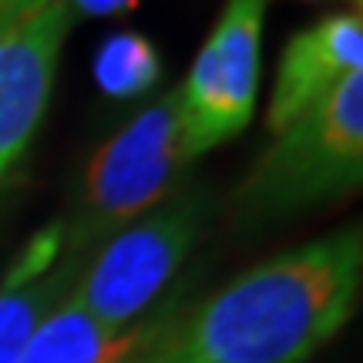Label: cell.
Masks as SVG:
<instances>
[{
  "label": "cell",
  "mask_w": 363,
  "mask_h": 363,
  "mask_svg": "<svg viewBox=\"0 0 363 363\" xmlns=\"http://www.w3.org/2000/svg\"><path fill=\"white\" fill-rule=\"evenodd\" d=\"M363 286V233L350 222L279 252L182 316L165 313L128 363H306L350 323Z\"/></svg>",
  "instance_id": "1"
},
{
  "label": "cell",
  "mask_w": 363,
  "mask_h": 363,
  "mask_svg": "<svg viewBox=\"0 0 363 363\" xmlns=\"http://www.w3.org/2000/svg\"><path fill=\"white\" fill-rule=\"evenodd\" d=\"M363 182V71H353L313 111L272 135L235 189L242 222H276L326 206Z\"/></svg>",
  "instance_id": "2"
},
{
  "label": "cell",
  "mask_w": 363,
  "mask_h": 363,
  "mask_svg": "<svg viewBox=\"0 0 363 363\" xmlns=\"http://www.w3.org/2000/svg\"><path fill=\"white\" fill-rule=\"evenodd\" d=\"M192 162L179 88H169L91 155L81 175L78 208L65 219V249L84 262L118 229L185 189Z\"/></svg>",
  "instance_id": "3"
},
{
  "label": "cell",
  "mask_w": 363,
  "mask_h": 363,
  "mask_svg": "<svg viewBox=\"0 0 363 363\" xmlns=\"http://www.w3.org/2000/svg\"><path fill=\"white\" fill-rule=\"evenodd\" d=\"M212 195L185 185L162 206L128 222L81 262L71 299L94 323L128 330L145 320L172 276L206 233Z\"/></svg>",
  "instance_id": "4"
},
{
  "label": "cell",
  "mask_w": 363,
  "mask_h": 363,
  "mask_svg": "<svg viewBox=\"0 0 363 363\" xmlns=\"http://www.w3.org/2000/svg\"><path fill=\"white\" fill-rule=\"evenodd\" d=\"M266 4L269 0H225L189 74L175 84L192 158L235 138L256 111Z\"/></svg>",
  "instance_id": "5"
},
{
  "label": "cell",
  "mask_w": 363,
  "mask_h": 363,
  "mask_svg": "<svg viewBox=\"0 0 363 363\" xmlns=\"http://www.w3.org/2000/svg\"><path fill=\"white\" fill-rule=\"evenodd\" d=\"M74 27L67 0H27L0 24V192L38 138Z\"/></svg>",
  "instance_id": "6"
},
{
  "label": "cell",
  "mask_w": 363,
  "mask_h": 363,
  "mask_svg": "<svg viewBox=\"0 0 363 363\" xmlns=\"http://www.w3.org/2000/svg\"><path fill=\"white\" fill-rule=\"evenodd\" d=\"M363 71V17L360 11L326 13L286 40L272 81L266 128L276 135L313 111L340 81Z\"/></svg>",
  "instance_id": "7"
},
{
  "label": "cell",
  "mask_w": 363,
  "mask_h": 363,
  "mask_svg": "<svg viewBox=\"0 0 363 363\" xmlns=\"http://www.w3.org/2000/svg\"><path fill=\"white\" fill-rule=\"evenodd\" d=\"M81 259L65 249V219L44 225L0 279V363L24 357L38 326L67 299Z\"/></svg>",
  "instance_id": "8"
},
{
  "label": "cell",
  "mask_w": 363,
  "mask_h": 363,
  "mask_svg": "<svg viewBox=\"0 0 363 363\" xmlns=\"http://www.w3.org/2000/svg\"><path fill=\"white\" fill-rule=\"evenodd\" d=\"M165 313L169 310L148 313L128 330H108L94 323L67 293L65 303L38 326L17 363H128L162 326Z\"/></svg>",
  "instance_id": "9"
},
{
  "label": "cell",
  "mask_w": 363,
  "mask_h": 363,
  "mask_svg": "<svg viewBox=\"0 0 363 363\" xmlns=\"http://www.w3.org/2000/svg\"><path fill=\"white\" fill-rule=\"evenodd\" d=\"M162 54L138 30H115L94 51V84L111 101H135L162 81Z\"/></svg>",
  "instance_id": "10"
},
{
  "label": "cell",
  "mask_w": 363,
  "mask_h": 363,
  "mask_svg": "<svg viewBox=\"0 0 363 363\" xmlns=\"http://www.w3.org/2000/svg\"><path fill=\"white\" fill-rule=\"evenodd\" d=\"M74 17H121L138 11L142 0H67Z\"/></svg>",
  "instance_id": "11"
},
{
  "label": "cell",
  "mask_w": 363,
  "mask_h": 363,
  "mask_svg": "<svg viewBox=\"0 0 363 363\" xmlns=\"http://www.w3.org/2000/svg\"><path fill=\"white\" fill-rule=\"evenodd\" d=\"M24 4H27V0H0V24H7V21H11V17L21 11Z\"/></svg>",
  "instance_id": "12"
},
{
  "label": "cell",
  "mask_w": 363,
  "mask_h": 363,
  "mask_svg": "<svg viewBox=\"0 0 363 363\" xmlns=\"http://www.w3.org/2000/svg\"><path fill=\"white\" fill-rule=\"evenodd\" d=\"M306 4H316V0H306ZM353 7H357V11H360V0H353Z\"/></svg>",
  "instance_id": "13"
}]
</instances>
